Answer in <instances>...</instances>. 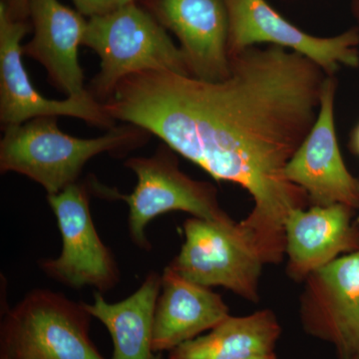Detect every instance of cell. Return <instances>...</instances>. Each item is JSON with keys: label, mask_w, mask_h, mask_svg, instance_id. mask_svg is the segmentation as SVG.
Returning <instances> with one entry per match:
<instances>
[{"label": "cell", "mask_w": 359, "mask_h": 359, "mask_svg": "<svg viewBox=\"0 0 359 359\" xmlns=\"http://www.w3.org/2000/svg\"><path fill=\"white\" fill-rule=\"evenodd\" d=\"M230 61V76L217 82L167 70L130 75L102 104L114 121L155 135L217 181L245 189L254 208L240 224L264 264H278L287 216L309 203L285 167L316 121L328 75L273 45Z\"/></svg>", "instance_id": "cell-1"}, {"label": "cell", "mask_w": 359, "mask_h": 359, "mask_svg": "<svg viewBox=\"0 0 359 359\" xmlns=\"http://www.w3.org/2000/svg\"><path fill=\"white\" fill-rule=\"evenodd\" d=\"M57 116H41L4 128L0 142L1 173L23 175L55 195L76 183L86 163L103 153L139 147L149 133L135 125L113 127L104 136L81 139L61 131Z\"/></svg>", "instance_id": "cell-2"}, {"label": "cell", "mask_w": 359, "mask_h": 359, "mask_svg": "<svg viewBox=\"0 0 359 359\" xmlns=\"http://www.w3.org/2000/svg\"><path fill=\"white\" fill-rule=\"evenodd\" d=\"M83 45L100 58L89 92L103 103L124 78L151 70L192 76L185 56L158 20L130 2L112 13L89 18Z\"/></svg>", "instance_id": "cell-3"}, {"label": "cell", "mask_w": 359, "mask_h": 359, "mask_svg": "<svg viewBox=\"0 0 359 359\" xmlns=\"http://www.w3.org/2000/svg\"><path fill=\"white\" fill-rule=\"evenodd\" d=\"M84 304L49 290H33L0 325V359H106L89 337Z\"/></svg>", "instance_id": "cell-4"}, {"label": "cell", "mask_w": 359, "mask_h": 359, "mask_svg": "<svg viewBox=\"0 0 359 359\" xmlns=\"http://www.w3.org/2000/svg\"><path fill=\"white\" fill-rule=\"evenodd\" d=\"M124 166L132 170L138 180L130 195H122L96 182L91 185L104 197L121 199L128 204L130 237L140 249L151 250L146 228L165 212H186L195 218L218 223L233 221L219 205L217 189L182 172L178 160L165 144L150 157L129 158Z\"/></svg>", "instance_id": "cell-5"}, {"label": "cell", "mask_w": 359, "mask_h": 359, "mask_svg": "<svg viewBox=\"0 0 359 359\" xmlns=\"http://www.w3.org/2000/svg\"><path fill=\"white\" fill-rule=\"evenodd\" d=\"M185 242L169 268L207 287H223L259 302L263 259L240 223L190 218L184 223Z\"/></svg>", "instance_id": "cell-6"}, {"label": "cell", "mask_w": 359, "mask_h": 359, "mask_svg": "<svg viewBox=\"0 0 359 359\" xmlns=\"http://www.w3.org/2000/svg\"><path fill=\"white\" fill-rule=\"evenodd\" d=\"M62 237V250L56 259L40 264L47 276L72 289L95 287L99 292L114 289L120 271L109 248L97 233L89 208L88 191L83 184L68 186L47 195Z\"/></svg>", "instance_id": "cell-7"}, {"label": "cell", "mask_w": 359, "mask_h": 359, "mask_svg": "<svg viewBox=\"0 0 359 359\" xmlns=\"http://www.w3.org/2000/svg\"><path fill=\"white\" fill-rule=\"evenodd\" d=\"M228 8L229 56L268 43L297 52L334 76L340 66H359V29L318 37L285 20L266 0H224Z\"/></svg>", "instance_id": "cell-8"}, {"label": "cell", "mask_w": 359, "mask_h": 359, "mask_svg": "<svg viewBox=\"0 0 359 359\" xmlns=\"http://www.w3.org/2000/svg\"><path fill=\"white\" fill-rule=\"evenodd\" d=\"M299 318L306 334L334 346L339 359H359V250L304 280Z\"/></svg>", "instance_id": "cell-9"}, {"label": "cell", "mask_w": 359, "mask_h": 359, "mask_svg": "<svg viewBox=\"0 0 359 359\" xmlns=\"http://www.w3.org/2000/svg\"><path fill=\"white\" fill-rule=\"evenodd\" d=\"M28 26L13 20L6 1L0 4V121L4 128L41 116H70L100 128H113L114 120L94 96L50 100L33 86L23 65L21 40Z\"/></svg>", "instance_id": "cell-10"}, {"label": "cell", "mask_w": 359, "mask_h": 359, "mask_svg": "<svg viewBox=\"0 0 359 359\" xmlns=\"http://www.w3.org/2000/svg\"><path fill=\"white\" fill-rule=\"evenodd\" d=\"M337 79L325 78L320 112L306 138L285 167L287 180L301 187L314 205H344L359 209V181L348 171L335 131Z\"/></svg>", "instance_id": "cell-11"}, {"label": "cell", "mask_w": 359, "mask_h": 359, "mask_svg": "<svg viewBox=\"0 0 359 359\" xmlns=\"http://www.w3.org/2000/svg\"><path fill=\"white\" fill-rule=\"evenodd\" d=\"M154 11L161 25L181 42L192 77L217 82L230 76L224 0H156Z\"/></svg>", "instance_id": "cell-12"}, {"label": "cell", "mask_w": 359, "mask_h": 359, "mask_svg": "<svg viewBox=\"0 0 359 359\" xmlns=\"http://www.w3.org/2000/svg\"><path fill=\"white\" fill-rule=\"evenodd\" d=\"M354 212L344 205L295 209L285 224L287 273L304 282L311 273L344 255L359 250V229Z\"/></svg>", "instance_id": "cell-13"}, {"label": "cell", "mask_w": 359, "mask_h": 359, "mask_svg": "<svg viewBox=\"0 0 359 359\" xmlns=\"http://www.w3.org/2000/svg\"><path fill=\"white\" fill-rule=\"evenodd\" d=\"M34 35L23 46V55L39 61L48 73L51 83L67 98H88L84 73L78 59L88 21L59 0H28Z\"/></svg>", "instance_id": "cell-14"}, {"label": "cell", "mask_w": 359, "mask_h": 359, "mask_svg": "<svg viewBox=\"0 0 359 359\" xmlns=\"http://www.w3.org/2000/svg\"><path fill=\"white\" fill-rule=\"evenodd\" d=\"M156 304L152 348L171 351L210 332L230 316V309L211 287L187 280L167 266Z\"/></svg>", "instance_id": "cell-15"}, {"label": "cell", "mask_w": 359, "mask_h": 359, "mask_svg": "<svg viewBox=\"0 0 359 359\" xmlns=\"http://www.w3.org/2000/svg\"><path fill=\"white\" fill-rule=\"evenodd\" d=\"M162 276L149 273L133 294L124 301L109 304L95 292L93 304H84L91 316L109 330L114 344L112 359H158L152 348L156 304Z\"/></svg>", "instance_id": "cell-16"}, {"label": "cell", "mask_w": 359, "mask_h": 359, "mask_svg": "<svg viewBox=\"0 0 359 359\" xmlns=\"http://www.w3.org/2000/svg\"><path fill=\"white\" fill-rule=\"evenodd\" d=\"M282 327L269 309L228 316L210 330L170 351L169 359H240L275 353Z\"/></svg>", "instance_id": "cell-17"}, {"label": "cell", "mask_w": 359, "mask_h": 359, "mask_svg": "<svg viewBox=\"0 0 359 359\" xmlns=\"http://www.w3.org/2000/svg\"><path fill=\"white\" fill-rule=\"evenodd\" d=\"M78 13L89 18L112 13L134 0H72Z\"/></svg>", "instance_id": "cell-18"}, {"label": "cell", "mask_w": 359, "mask_h": 359, "mask_svg": "<svg viewBox=\"0 0 359 359\" xmlns=\"http://www.w3.org/2000/svg\"><path fill=\"white\" fill-rule=\"evenodd\" d=\"M6 4L13 20H21L28 13V0H7Z\"/></svg>", "instance_id": "cell-19"}, {"label": "cell", "mask_w": 359, "mask_h": 359, "mask_svg": "<svg viewBox=\"0 0 359 359\" xmlns=\"http://www.w3.org/2000/svg\"><path fill=\"white\" fill-rule=\"evenodd\" d=\"M349 147H351L353 153L359 156V124L354 128L353 133H351Z\"/></svg>", "instance_id": "cell-20"}, {"label": "cell", "mask_w": 359, "mask_h": 359, "mask_svg": "<svg viewBox=\"0 0 359 359\" xmlns=\"http://www.w3.org/2000/svg\"><path fill=\"white\" fill-rule=\"evenodd\" d=\"M240 359H278L276 353H269L263 354H255V355L247 356V358Z\"/></svg>", "instance_id": "cell-21"}, {"label": "cell", "mask_w": 359, "mask_h": 359, "mask_svg": "<svg viewBox=\"0 0 359 359\" xmlns=\"http://www.w3.org/2000/svg\"><path fill=\"white\" fill-rule=\"evenodd\" d=\"M354 9H355V14L358 16L359 20V0H355V4H354Z\"/></svg>", "instance_id": "cell-22"}, {"label": "cell", "mask_w": 359, "mask_h": 359, "mask_svg": "<svg viewBox=\"0 0 359 359\" xmlns=\"http://www.w3.org/2000/svg\"><path fill=\"white\" fill-rule=\"evenodd\" d=\"M359 210V209H358ZM356 223H358V226H359V212H358V219H356Z\"/></svg>", "instance_id": "cell-23"}]
</instances>
